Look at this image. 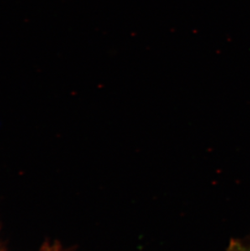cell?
Masks as SVG:
<instances>
[{
	"label": "cell",
	"mask_w": 250,
	"mask_h": 251,
	"mask_svg": "<svg viewBox=\"0 0 250 251\" xmlns=\"http://www.w3.org/2000/svg\"><path fill=\"white\" fill-rule=\"evenodd\" d=\"M226 251H250V241L232 239Z\"/></svg>",
	"instance_id": "obj_1"
}]
</instances>
